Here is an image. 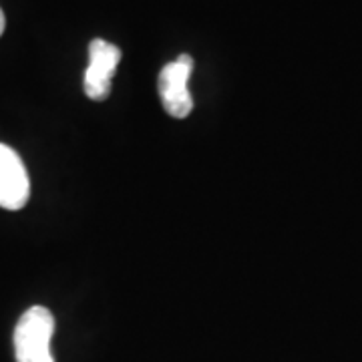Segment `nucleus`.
Here are the masks:
<instances>
[{
    "label": "nucleus",
    "mask_w": 362,
    "mask_h": 362,
    "mask_svg": "<svg viewBox=\"0 0 362 362\" xmlns=\"http://www.w3.org/2000/svg\"><path fill=\"white\" fill-rule=\"evenodd\" d=\"M54 334V316L45 306H33L18 318L14 328L16 362H54L51 340Z\"/></svg>",
    "instance_id": "1"
},
{
    "label": "nucleus",
    "mask_w": 362,
    "mask_h": 362,
    "mask_svg": "<svg viewBox=\"0 0 362 362\" xmlns=\"http://www.w3.org/2000/svg\"><path fill=\"white\" fill-rule=\"evenodd\" d=\"M194 71V59L189 54H180L177 61L169 63L159 73V95L169 115L185 119L194 111V97L189 93V77Z\"/></svg>",
    "instance_id": "2"
},
{
    "label": "nucleus",
    "mask_w": 362,
    "mask_h": 362,
    "mask_svg": "<svg viewBox=\"0 0 362 362\" xmlns=\"http://www.w3.org/2000/svg\"><path fill=\"white\" fill-rule=\"evenodd\" d=\"M121 61V49L105 39L90 40L89 66L85 71V93L93 101H103L111 93V83Z\"/></svg>",
    "instance_id": "3"
},
{
    "label": "nucleus",
    "mask_w": 362,
    "mask_h": 362,
    "mask_svg": "<svg viewBox=\"0 0 362 362\" xmlns=\"http://www.w3.org/2000/svg\"><path fill=\"white\" fill-rule=\"evenodd\" d=\"M30 195L28 171L13 147L0 143V207L16 211L23 209Z\"/></svg>",
    "instance_id": "4"
},
{
    "label": "nucleus",
    "mask_w": 362,
    "mask_h": 362,
    "mask_svg": "<svg viewBox=\"0 0 362 362\" xmlns=\"http://www.w3.org/2000/svg\"><path fill=\"white\" fill-rule=\"evenodd\" d=\"M4 26H6V18H4V13H2V8H0V35L4 33Z\"/></svg>",
    "instance_id": "5"
}]
</instances>
